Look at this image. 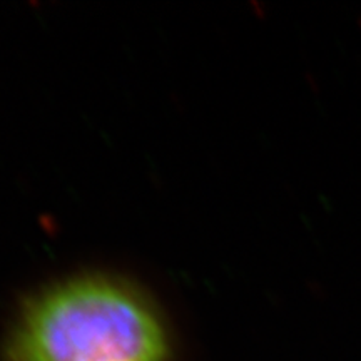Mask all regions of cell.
<instances>
[{
    "mask_svg": "<svg viewBox=\"0 0 361 361\" xmlns=\"http://www.w3.org/2000/svg\"><path fill=\"white\" fill-rule=\"evenodd\" d=\"M169 338L146 298L109 278L61 283L30 301L6 361H169Z\"/></svg>",
    "mask_w": 361,
    "mask_h": 361,
    "instance_id": "cell-1",
    "label": "cell"
}]
</instances>
